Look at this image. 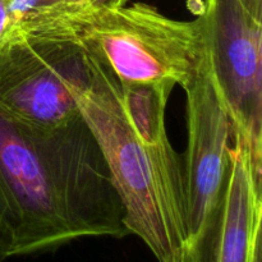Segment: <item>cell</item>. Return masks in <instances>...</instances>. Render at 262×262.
Wrapping results in <instances>:
<instances>
[{
  "label": "cell",
  "instance_id": "ba28073f",
  "mask_svg": "<svg viewBox=\"0 0 262 262\" xmlns=\"http://www.w3.org/2000/svg\"><path fill=\"white\" fill-rule=\"evenodd\" d=\"M15 35L14 26L9 15L8 0H0V45Z\"/></svg>",
  "mask_w": 262,
  "mask_h": 262
},
{
  "label": "cell",
  "instance_id": "8fae6325",
  "mask_svg": "<svg viewBox=\"0 0 262 262\" xmlns=\"http://www.w3.org/2000/svg\"><path fill=\"white\" fill-rule=\"evenodd\" d=\"M115 0H91L90 4L92 5H106V7H114Z\"/></svg>",
  "mask_w": 262,
  "mask_h": 262
},
{
  "label": "cell",
  "instance_id": "30bf717a",
  "mask_svg": "<svg viewBox=\"0 0 262 262\" xmlns=\"http://www.w3.org/2000/svg\"><path fill=\"white\" fill-rule=\"evenodd\" d=\"M91 3V0H64L63 5L66 7H83Z\"/></svg>",
  "mask_w": 262,
  "mask_h": 262
},
{
  "label": "cell",
  "instance_id": "277c9868",
  "mask_svg": "<svg viewBox=\"0 0 262 262\" xmlns=\"http://www.w3.org/2000/svg\"><path fill=\"white\" fill-rule=\"evenodd\" d=\"M84 67L73 43L17 33L0 45V110L37 129L73 122L81 114L72 86Z\"/></svg>",
  "mask_w": 262,
  "mask_h": 262
},
{
  "label": "cell",
  "instance_id": "5b68a950",
  "mask_svg": "<svg viewBox=\"0 0 262 262\" xmlns=\"http://www.w3.org/2000/svg\"><path fill=\"white\" fill-rule=\"evenodd\" d=\"M209 61L233 125L262 166V20L239 0H205Z\"/></svg>",
  "mask_w": 262,
  "mask_h": 262
},
{
  "label": "cell",
  "instance_id": "6da1fadb",
  "mask_svg": "<svg viewBox=\"0 0 262 262\" xmlns=\"http://www.w3.org/2000/svg\"><path fill=\"white\" fill-rule=\"evenodd\" d=\"M81 114V113H79ZM129 234L109 169L82 115L37 129L0 110V255Z\"/></svg>",
  "mask_w": 262,
  "mask_h": 262
},
{
  "label": "cell",
  "instance_id": "7c38bea8",
  "mask_svg": "<svg viewBox=\"0 0 262 262\" xmlns=\"http://www.w3.org/2000/svg\"><path fill=\"white\" fill-rule=\"evenodd\" d=\"M128 2H129V0H115L114 7H123V5L127 4Z\"/></svg>",
  "mask_w": 262,
  "mask_h": 262
},
{
  "label": "cell",
  "instance_id": "8992f818",
  "mask_svg": "<svg viewBox=\"0 0 262 262\" xmlns=\"http://www.w3.org/2000/svg\"><path fill=\"white\" fill-rule=\"evenodd\" d=\"M184 92L188 142L183 176L189 239L209 230L217 220L229 169L233 125L209 59Z\"/></svg>",
  "mask_w": 262,
  "mask_h": 262
},
{
  "label": "cell",
  "instance_id": "3957f363",
  "mask_svg": "<svg viewBox=\"0 0 262 262\" xmlns=\"http://www.w3.org/2000/svg\"><path fill=\"white\" fill-rule=\"evenodd\" d=\"M17 33L73 43L122 83H173L184 90L209 59L204 15L173 19L145 3L60 4L41 10Z\"/></svg>",
  "mask_w": 262,
  "mask_h": 262
},
{
  "label": "cell",
  "instance_id": "7a4b0ae2",
  "mask_svg": "<svg viewBox=\"0 0 262 262\" xmlns=\"http://www.w3.org/2000/svg\"><path fill=\"white\" fill-rule=\"evenodd\" d=\"M72 86L124 209L129 234L165 262L188 237L183 164L169 141L165 112L173 83H122L84 54Z\"/></svg>",
  "mask_w": 262,
  "mask_h": 262
},
{
  "label": "cell",
  "instance_id": "52a82bcc",
  "mask_svg": "<svg viewBox=\"0 0 262 262\" xmlns=\"http://www.w3.org/2000/svg\"><path fill=\"white\" fill-rule=\"evenodd\" d=\"M261 252L262 166L245 141L233 136L216 223L165 262H261Z\"/></svg>",
  "mask_w": 262,
  "mask_h": 262
},
{
  "label": "cell",
  "instance_id": "4fadbf2b",
  "mask_svg": "<svg viewBox=\"0 0 262 262\" xmlns=\"http://www.w3.org/2000/svg\"><path fill=\"white\" fill-rule=\"evenodd\" d=\"M3 261H4V258H3V256L0 255V262H3Z\"/></svg>",
  "mask_w": 262,
  "mask_h": 262
},
{
  "label": "cell",
  "instance_id": "9c48e42d",
  "mask_svg": "<svg viewBox=\"0 0 262 262\" xmlns=\"http://www.w3.org/2000/svg\"><path fill=\"white\" fill-rule=\"evenodd\" d=\"M245 9L256 19L262 20V0H239Z\"/></svg>",
  "mask_w": 262,
  "mask_h": 262
}]
</instances>
